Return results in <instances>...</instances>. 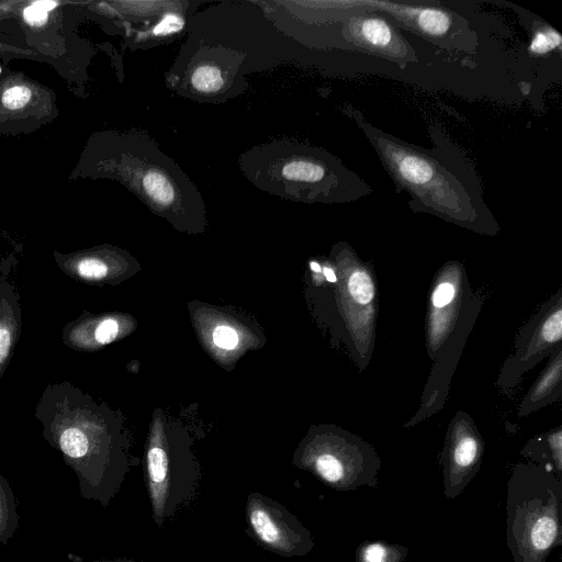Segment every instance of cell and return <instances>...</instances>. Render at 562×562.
I'll use <instances>...</instances> for the list:
<instances>
[{
  "mask_svg": "<svg viewBox=\"0 0 562 562\" xmlns=\"http://www.w3.org/2000/svg\"><path fill=\"white\" fill-rule=\"evenodd\" d=\"M42 434L76 474L80 496L106 508L127 468L102 408L70 381L47 383L35 406Z\"/></svg>",
  "mask_w": 562,
  "mask_h": 562,
  "instance_id": "6da1fadb",
  "label": "cell"
},
{
  "mask_svg": "<svg viewBox=\"0 0 562 562\" xmlns=\"http://www.w3.org/2000/svg\"><path fill=\"white\" fill-rule=\"evenodd\" d=\"M550 471H518L508 482L506 539L515 562H547L561 546L562 485Z\"/></svg>",
  "mask_w": 562,
  "mask_h": 562,
  "instance_id": "7a4b0ae2",
  "label": "cell"
},
{
  "mask_svg": "<svg viewBox=\"0 0 562 562\" xmlns=\"http://www.w3.org/2000/svg\"><path fill=\"white\" fill-rule=\"evenodd\" d=\"M361 127L395 182L416 202L449 217L465 220L473 213V201L459 178L424 150L382 134L361 121Z\"/></svg>",
  "mask_w": 562,
  "mask_h": 562,
  "instance_id": "3957f363",
  "label": "cell"
},
{
  "mask_svg": "<svg viewBox=\"0 0 562 562\" xmlns=\"http://www.w3.org/2000/svg\"><path fill=\"white\" fill-rule=\"evenodd\" d=\"M245 520L258 546L284 558L307 555L315 541L311 531L278 501L260 492L248 494Z\"/></svg>",
  "mask_w": 562,
  "mask_h": 562,
  "instance_id": "277c9868",
  "label": "cell"
},
{
  "mask_svg": "<svg viewBox=\"0 0 562 562\" xmlns=\"http://www.w3.org/2000/svg\"><path fill=\"white\" fill-rule=\"evenodd\" d=\"M301 464L336 491L348 492L378 484V462L358 450L317 448L311 450Z\"/></svg>",
  "mask_w": 562,
  "mask_h": 562,
  "instance_id": "5b68a950",
  "label": "cell"
},
{
  "mask_svg": "<svg viewBox=\"0 0 562 562\" xmlns=\"http://www.w3.org/2000/svg\"><path fill=\"white\" fill-rule=\"evenodd\" d=\"M121 331L120 322L112 316H93L83 313L68 322L61 329L64 345L77 351H90L114 341Z\"/></svg>",
  "mask_w": 562,
  "mask_h": 562,
  "instance_id": "8992f818",
  "label": "cell"
},
{
  "mask_svg": "<svg viewBox=\"0 0 562 562\" xmlns=\"http://www.w3.org/2000/svg\"><path fill=\"white\" fill-rule=\"evenodd\" d=\"M10 270L0 271V380L19 341L22 328L20 295L10 281Z\"/></svg>",
  "mask_w": 562,
  "mask_h": 562,
  "instance_id": "52a82bcc",
  "label": "cell"
},
{
  "mask_svg": "<svg viewBox=\"0 0 562 562\" xmlns=\"http://www.w3.org/2000/svg\"><path fill=\"white\" fill-rule=\"evenodd\" d=\"M351 38L357 44L393 58L407 55L406 42L386 20L379 16L355 19L349 25Z\"/></svg>",
  "mask_w": 562,
  "mask_h": 562,
  "instance_id": "ba28073f",
  "label": "cell"
},
{
  "mask_svg": "<svg viewBox=\"0 0 562 562\" xmlns=\"http://www.w3.org/2000/svg\"><path fill=\"white\" fill-rule=\"evenodd\" d=\"M20 526L16 499L9 481L0 473V544H8Z\"/></svg>",
  "mask_w": 562,
  "mask_h": 562,
  "instance_id": "9c48e42d",
  "label": "cell"
},
{
  "mask_svg": "<svg viewBox=\"0 0 562 562\" xmlns=\"http://www.w3.org/2000/svg\"><path fill=\"white\" fill-rule=\"evenodd\" d=\"M413 15V26H416L422 34L432 37L447 35L453 26L452 15L439 8H422L408 10Z\"/></svg>",
  "mask_w": 562,
  "mask_h": 562,
  "instance_id": "30bf717a",
  "label": "cell"
},
{
  "mask_svg": "<svg viewBox=\"0 0 562 562\" xmlns=\"http://www.w3.org/2000/svg\"><path fill=\"white\" fill-rule=\"evenodd\" d=\"M407 549L383 541L364 542L358 547L356 562H404Z\"/></svg>",
  "mask_w": 562,
  "mask_h": 562,
  "instance_id": "8fae6325",
  "label": "cell"
},
{
  "mask_svg": "<svg viewBox=\"0 0 562 562\" xmlns=\"http://www.w3.org/2000/svg\"><path fill=\"white\" fill-rule=\"evenodd\" d=\"M326 169L318 162L293 160L282 168V176L291 181L314 183L324 179Z\"/></svg>",
  "mask_w": 562,
  "mask_h": 562,
  "instance_id": "7c38bea8",
  "label": "cell"
},
{
  "mask_svg": "<svg viewBox=\"0 0 562 562\" xmlns=\"http://www.w3.org/2000/svg\"><path fill=\"white\" fill-rule=\"evenodd\" d=\"M147 195L160 205H169L175 199V191L168 178L159 171L151 170L143 178Z\"/></svg>",
  "mask_w": 562,
  "mask_h": 562,
  "instance_id": "4fadbf2b",
  "label": "cell"
},
{
  "mask_svg": "<svg viewBox=\"0 0 562 562\" xmlns=\"http://www.w3.org/2000/svg\"><path fill=\"white\" fill-rule=\"evenodd\" d=\"M191 82L196 90L210 93L223 86V77L216 67L203 65L193 71Z\"/></svg>",
  "mask_w": 562,
  "mask_h": 562,
  "instance_id": "5bb4252c",
  "label": "cell"
},
{
  "mask_svg": "<svg viewBox=\"0 0 562 562\" xmlns=\"http://www.w3.org/2000/svg\"><path fill=\"white\" fill-rule=\"evenodd\" d=\"M349 291L355 301L361 304L370 302L374 288L370 277L363 271H356L349 279Z\"/></svg>",
  "mask_w": 562,
  "mask_h": 562,
  "instance_id": "9a60e30c",
  "label": "cell"
},
{
  "mask_svg": "<svg viewBox=\"0 0 562 562\" xmlns=\"http://www.w3.org/2000/svg\"><path fill=\"white\" fill-rule=\"evenodd\" d=\"M560 35L550 27H542L538 30L530 44V52L535 54H544L552 50L554 47L560 46Z\"/></svg>",
  "mask_w": 562,
  "mask_h": 562,
  "instance_id": "2e32d148",
  "label": "cell"
},
{
  "mask_svg": "<svg viewBox=\"0 0 562 562\" xmlns=\"http://www.w3.org/2000/svg\"><path fill=\"white\" fill-rule=\"evenodd\" d=\"M31 98V90L24 86H15L7 89L2 94V103L5 108L16 110L24 106Z\"/></svg>",
  "mask_w": 562,
  "mask_h": 562,
  "instance_id": "e0dca14e",
  "label": "cell"
},
{
  "mask_svg": "<svg viewBox=\"0 0 562 562\" xmlns=\"http://www.w3.org/2000/svg\"><path fill=\"white\" fill-rule=\"evenodd\" d=\"M56 5L52 1H37L24 10V19L31 25H41L47 20V12Z\"/></svg>",
  "mask_w": 562,
  "mask_h": 562,
  "instance_id": "ac0fdd59",
  "label": "cell"
},
{
  "mask_svg": "<svg viewBox=\"0 0 562 562\" xmlns=\"http://www.w3.org/2000/svg\"><path fill=\"white\" fill-rule=\"evenodd\" d=\"M215 345L224 349H233L238 344L237 333L227 326H217L213 331Z\"/></svg>",
  "mask_w": 562,
  "mask_h": 562,
  "instance_id": "d6986e66",
  "label": "cell"
},
{
  "mask_svg": "<svg viewBox=\"0 0 562 562\" xmlns=\"http://www.w3.org/2000/svg\"><path fill=\"white\" fill-rule=\"evenodd\" d=\"M183 20L177 14H166L154 27L156 35H169L180 31L183 26Z\"/></svg>",
  "mask_w": 562,
  "mask_h": 562,
  "instance_id": "ffe728a7",
  "label": "cell"
},
{
  "mask_svg": "<svg viewBox=\"0 0 562 562\" xmlns=\"http://www.w3.org/2000/svg\"><path fill=\"white\" fill-rule=\"evenodd\" d=\"M454 295V289L450 283H441L437 286L432 295V303L437 307L449 304Z\"/></svg>",
  "mask_w": 562,
  "mask_h": 562,
  "instance_id": "44dd1931",
  "label": "cell"
},
{
  "mask_svg": "<svg viewBox=\"0 0 562 562\" xmlns=\"http://www.w3.org/2000/svg\"><path fill=\"white\" fill-rule=\"evenodd\" d=\"M544 337L547 340L552 341L554 339H559L561 337V312L558 311L555 315H553L544 326Z\"/></svg>",
  "mask_w": 562,
  "mask_h": 562,
  "instance_id": "7402d4cb",
  "label": "cell"
},
{
  "mask_svg": "<svg viewBox=\"0 0 562 562\" xmlns=\"http://www.w3.org/2000/svg\"><path fill=\"white\" fill-rule=\"evenodd\" d=\"M76 562H142V561L128 559V558H119V559H102V560H93V561H76Z\"/></svg>",
  "mask_w": 562,
  "mask_h": 562,
  "instance_id": "603a6c76",
  "label": "cell"
},
{
  "mask_svg": "<svg viewBox=\"0 0 562 562\" xmlns=\"http://www.w3.org/2000/svg\"><path fill=\"white\" fill-rule=\"evenodd\" d=\"M323 271H324V274H325L326 279L329 282H335L336 281V276H335L334 271L330 268L325 267Z\"/></svg>",
  "mask_w": 562,
  "mask_h": 562,
  "instance_id": "cb8c5ba5",
  "label": "cell"
},
{
  "mask_svg": "<svg viewBox=\"0 0 562 562\" xmlns=\"http://www.w3.org/2000/svg\"><path fill=\"white\" fill-rule=\"evenodd\" d=\"M310 266H311V269H312L313 271H315V272H319V271H321V267H319V265H318L317 262L312 261V262L310 263Z\"/></svg>",
  "mask_w": 562,
  "mask_h": 562,
  "instance_id": "d4e9b609",
  "label": "cell"
},
{
  "mask_svg": "<svg viewBox=\"0 0 562 562\" xmlns=\"http://www.w3.org/2000/svg\"><path fill=\"white\" fill-rule=\"evenodd\" d=\"M0 72H1V68H0Z\"/></svg>",
  "mask_w": 562,
  "mask_h": 562,
  "instance_id": "484cf974",
  "label": "cell"
}]
</instances>
